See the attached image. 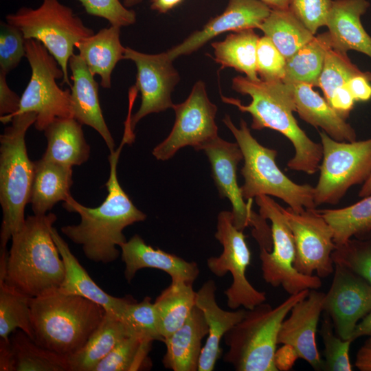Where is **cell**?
<instances>
[{"label":"cell","instance_id":"obj_1","mask_svg":"<svg viewBox=\"0 0 371 371\" xmlns=\"http://www.w3.org/2000/svg\"><path fill=\"white\" fill-rule=\"evenodd\" d=\"M124 144L122 141L120 147L109 156L110 173L105 184L108 194L100 205L85 206L71 195L63 203L68 212L79 214L80 222L62 227L61 232L74 243L82 246L88 260L97 263L109 264L116 260L120 256L117 247L127 240L124 229L147 217L133 203L117 179V166Z\"/></svg>","mask_w":371,"mask_h":371},{"label":"cell","instance_id":"obj_2","mask_svg":"<svg viewBox=\"0 0 371 371\" xmlns=\"http://www.w3.org/2000/svg\"><path fill=\"white\" fill-rule=\"evenodd\" d=\"M232 89L248 95L251 102L244 105L239 100L221 95L225 103L236 106L241 112L249 113L254 130L270 128L286 137L293 144L294 156L287 167L295 171L313 175L322 159V146L311 140L299 126L293 112L296 106L291 89L282 80L254 81L238 76L232 79Z\"/></svg>","mask_w":371,"mask_h":371},{"label":"cell","instance_id":"obj_3","mask_svg":"<svg viewBox=\"0 0 371 371\" xmlns=\"http://www.w3.org/2000/svg\"><path fill=\"white\" fill-rule=\"evenodd\" d=\"M56 219L54 213L27 216L11 238L5 267L0 268V280L29 297L60 289L65 265L51 233Z\"/></svg>","mask_w":371,"mask_h":371},{"label":"cell","instance_id":"obj_4","mask_svg":"<svg viewBox=\"0 0 371 371\" xmlns=\"http://www.w3.org/2000/svg\"><path fill=\"white\" fill-rule=\"evenodd\" d=\"M30 307L34 341L67 358L85 346L106 313L100 305L59 289L30 297Z\"/></svg>","mask_w":371,"mask_h":371},{"label":"cell","instance_id":"obj_5","mask_svg":"<svg viewBox=\"0 0 371 371\" xmlns=\"http://www.w3.org/2000/svg\"><path fill=\"white\" fill-rule=\"evenodd\" d=\"M36 117L33 112L14 115L0 136V251L7 250L8 242L25 221V208L30 203L34 176V162L27 155L25 135Z\"/></svg>","mask_w":371,"mask_h":371},{"label":"cell","instance_id":"obj_6","mask_svg":"<svg viewBox=\"0 0 371 371\" xmlns=\"http://www.w3.org/2000/svg\"><path fill=\"white\" fill-rule=\"evenodd\" d=\"M306 289L276 307L263 302L247 310L243 318L224 336L225 363L237 371H277L276 348L280 326L293 306L308 296Z\"/></svg>","mask_w":371,"mask_h":371},{"label":"cell","instance_id":"obj_7","mask_svg":"<svg viewBox=\"0 0 371 371\" xmlns=\"http://www.w3.org/2000/svg\"><path fill=\"white\" fill-rule=\"evenodd\" d=\"M223 122L233 134L243 155L244 165L240 172L244 183L240 188L245 200L267 195L282 199L295 212L316 208L315 187L297 184L283 173L276 162L277 151L261 145L243 119L240 120L239 128L234 124L229 115H225Z\"/></svg>","mask_w":371,"mask_h":371},{"label":"cell","instance_id":"obj_8","mask_svg":"<svg viewBox=\"0 0 371 371\" xmlns=\"http://www.w3.org/2000/svg\"><path fill=\"white\" fill-rule=\"evenodd\" d=\"M5 19L21 31L25 39L37 40L46 47L63 71L62 83L71 87L69 60L76 44L94 34L93 30L58 0H43L36 9L22 7L8 14Z\"/></svg>","mask_w":371,"mask_h":371},{"label":"cell","instance_id":"obj_9","mask_svg":"<svg viewBox=\"0 0 371 371\" xmlns=\"http://www.w3.org/2000/svg\"><path fill=\"white\" fill-rule=\"evenodd\" d=\"M25 49L31 77L12 117L24 113H35L34 127L43 131L56 118L73 117L71 91L63 90L58 85L56 80L63 79V71L41 43L33 38L25 39Z\"/></svg>","mask_w":371,"mask_h":371},{"label":"cell","instance_id":"obj_10","mask_svg":"<svg viewBox=\"0 0 371 371\" xmlns=\"http://www.w3.org/2000/svg\"><path fill=\"white\" fill-rule=\"evenodd\" d=\"M322 159L315 187L317 206L337 204L352 186L363 183L371 175V138L339 142L320 131Z\"/></svg>","mask_w":371,"mask_h":371},{"label":"cell","instance_id":"obj_11","mask_svg":"<svg viewBox=\"0 0 371 371\" xmlns=\"http://www.w3.org/2000/svg\"><path fill=\"white\" fill-rule=\"evenodd\" d=\"M259 214L271 221L272 249H260L261 270L265 281L273 287L282 286L289 295L306 289H317L322 282L317 276H307L294 267L295 246L283 207L267 195L255 198Z\"/></svg>","mask_w":371,"mask_h":371},{"label":"cell","instance_id":"obj_12","mask_svg":"<svg viewBox=\"0 0 371 371\" xmlns=\"http://www.w3.org/2000/svg\"><path fill=\"white\" fill-rule=\"evenodd\" d=\"M201 150L204 151L210 163L212 177L220 197L227 198L232 204L235 227L241 231L251 227L252 235L260 249L271 251V228L266 219L253 210V200L245 201L238 184L237 166L243 159V155L237 142H227L218 136L205 144Z\"/></svg>","mask_w":371,"mask_h":371},{"label":"cell","instance_id":"obj_13","mask_svg":"<svg viewBox=\"0 0 371 371\" xmlns=\"http://www.w3.org/2000/svg\"><path fill=\"white\" fill-rule=\"evenodd\" d=\"M214 236L222 245L223 251L218 256L207 258V266L217 277H223L228 272L232 275V283L224 292L227 306L250 310L265 302L266 293L255 289L247 278L251 254L243 231L233 223L232 212L223 210L218 213Z\"/></svg>","mask_w":371,"mask_h":371},{"label":"cell","instance_id":"obj_14","mask_svg":"<svg viewBox=\"0 0 371 371\" xmlns=\"http://www.w3.org/2000/svg\"><path fill=\"white\" fill-rule=\"evenodd\" d=\"M172 109L175 112L172 128L152 150L157 160H168L179 149L188 146L201 150L205 144L218 137L215 122L218 108L209 99L203 81H197L187 99L174 104Z\"/></svg>","mask_w":371,"mask_h":371},{"label":"cell","instance_id":"obj_15","mask_svg":"<svg viewBox=\"0 0 371 371\" xmlns=\"http://www.w3.org/2000/svg\"><path fill=\"white\" fill-rule=\"evenodd\" d=\"M295 246L294 267L300 273L326 278L334 272L332 254L337 248L333 231L317 209L295 212L284 208Z\"/></svg>","mask_w":371,"mask_h":371},{"label":"cell","instance_id":"obj_16","mask_svg":"<svg viewBox=\"0 0 371 371\" xmlns=\"http://www.w3.org/2000/svg\"><path fill=\"white\" fill-rule=\"evenodd\" d=\"M124 57L137 67L135 85L141 93L140 106L126 124L124 131L135 137L134 128L144 117L172 108L171 93L180 76L166 52L149 54L126 47Z\"/></svg>","mask_w":371,"mask_h":371},{"label":"cell","instance_id":"obj_17","mask_svg":"<svg viewBox=\"0 0 371 371\" xmlns=\"http://www.w3.org/2000/svg\"><path fill=\"white\" fill-rule=\"evenodd\" d=\"M334 265L323 311L330 317L337 335L344 340H352L357 325L371 311V285L347 268Z\"/></svg>","mask_w":371,"mask_h":371},{"label":"cell","instance_id":"obj_18","mask_svg":"<svg viewBox=\"0 0 371 371\" xmlns=\"http://www.w3.org/2000/svg\"><path fill=\"white\" fill-rule=\"evenodd\" d=\"M324 295L317 289H311L307 297L293 306L290 316L280 326L278 337V344L287 346L296 359L305 360L316 370H322L324 367L315 335Z\"/></svg>","mask_w":371,"mask_h":371},{"label":"cell","instance_id":"obj_19","mask_svg":"<svg viewBox=\"0 0 371 371\" xmlns=\"http://www.w3.org/2000/svg\"><path fill=\"white\" fill-rule=\"evenodd\" d=\"M271 11L269 6L259 0H229L222 14L211 19L201 30L193 32L166 54L173 61L196 51L222 33L259 29Z\"/></svg>","mask_w":371,"mask_h":371},{"label":"cell","instance_id":"obj_20","mask_svg":"<svg viewBox=\"0 0 371 371\" xmlns=\"http://www.w3.org/2000/svg\"><path fill=\"white\" fill-rule=\"evenodd\" d=\"M122 260L125 265L124 278L130 282L136 273L144 268L155 269L168 273L172 282L193 283L199 269L195 262H188L175 254L147 245L138 234L133 235L120 246Z\"/></svg>","mask_w":371,"mask_h":371},{"label":"cell","instance_id":"obj_21","mask_svg":"<svg viewBox=\"0 0 371 371\" xmlns=\"http://www.w3.org/2000/svg\"><path fill=\"white\" fill-rule=\"evenodd\" d=\"M71 71V106L72 115L81 124L95 129L102 137L110 153L115 144L104 120L98 97V84L86 63L74 54L69 60Z\"/></svg>","mask_w":371,"mask_h":371},{"label":"cell","instance_id":"obj_22","mask_svg":"<svg viewBox=\"0 0 371 371\" xmlns=\"http://www.w3.org/2000/svg\"><path fill=\"white\" fill-rule=\"evenodd\" d=\"M51 233L65 265V276L59 290L87 298L120 319L126 305L135 300L131 296L117 297L105 292L78 262L56 228L53 227Z\"/></svg>","mask_w":371,"mask_h":371},{"label":"cell","instance_id":"obj_23","mask_svg":"<svg viewBox=\"0 0 371 371\" xmlns=\"http://www.w3.org/2000/svg\"><path fill=\"white\" fill-rule=\"evenodd\" d=\"M369 7L366 0L333 1L326 23L333 49L344 54L355 50L371 58V37L361 22Z\"/></svg>","mask_w":371,"mask_h":371},{"label":"cell","instance_id":"obj_24","mask_svg":"<svg viewBox=\"0 0 371 371\" xmlns=\"http://www.w3.org/2000/svg\"><path fill=\"white\" fill-rule=\"evenodd\" d=\"M216 286L212 280L206 281L196 292V306L203 312L208 334L200 357L198 371H212L220 357V343L225 335L245 316L246 309L228 311L216 301Z\"/></svg>","mask_w":371,"mask_h":371},{"label":"cell","instance_id":"obj_25","mask_svg":"<svg viewBox=\"0 0 371 371\" xmlns=\"http://www.w3.org/2000/svg\"><path fill=\"white\" fill-rule=\"evenodd\" d=\"M1 371H70L67 357L36 344L17 329L8 340L0 339Z\"/></svg>","mask_w":371,"mask_h":371},{"label":"cell","instance_id":"obj_26","mask_svg":"<svg viewBox=\"0 0 371 371\" xmlns=\"http://www.w3.org/2000/svg\"><path fill=\"white\" fill-rule=\"evenodd\" d=\"M208 326L203 312L195 306L186 322L164 338V366L173 371H198L203 338Z\"/></svg>","mask_w":371,"mask_h":371},{"label":"cell","instance_id":"obj_27","mask_svg":"<svg viewBox=\"0 0 371 371\" xmlns=\"http://www.w3.org/2000/svg\"><path fill=\"white\" fill-rule=\"evenodd\" d=\"M293 95L296 112L309 124L321 128L331 138L339 142L356 141L354 128L308 84L284 81Z\"/></svg>","mask_w":371,"mask_h":371},{"label":"cell","instance_id":"obj_28","mask_svg":"<svg viewBox=\"0 0 371 371\" xmlns=\"http://www.w3.org/2000/svg\"><path fill=\"white\" fill-rule=\"evenodd\" d=\"M82 124L74 117L56 118L43 131L47 148L42 159L68 166H80L89 158Z\"/></svg>","mask_w":371,"mask_h":371},{"label":"cell","instance_id":"obj_29","mask_svg":"<svg viewBox=\"0 0 371 371\" xmlns=\"http://www.w3.org/2000/svg\"><path fill=\"white\" fill-rule=\"evenodd\" d=\"M120 27L111 25L76 44L78 55L93 75L100 77V85L111 87V74L117 63L124 59L125 47L120 39Z\"/></svg>","mask_w":371,"mask_h":371},{"label":"cell","instance_id":"obj_30","mask_svg":"<svg viewBox=\"0 0 371 371\" xmlns=\"http://www.w3.org/2000/svg\"><path fill=\"white\" fill-rule=\"evenodd\" d=\"M72 167L41 158L34 161V176L30 203L35 215H44L71 194Z\"/></svg>","mask_w":371,"mask_h":371},{"label":"cell","instance_id":"obj_31","mask_svg":"<svg viewBox=\"0 0 371 371\" xmlns=\"http://www.w3.org/2000/svg\"><path fill=\"white\" fill-rule=\"evenodd\" d=\"M130 335H132L121 319L106 312L85 346L67 357L70 371H93L120 341Z\"/></svg>","mask_w":371,"mask_h":371},{"label":"cell","instance_id":"obj_32","mask_svg":"<svg viewBox=\"0 0 371 371\" xmlns=\"http://www.w3.org/2000/svg\"><path fill=\"white\" fill-rule=\"evenodd\" d=\"M196 297L192 283L185 281L171 282L157 297L153 303L164 339L186 322L196 306Z\"/></svg>","mask_w":371,"mask_h":371},{"label":"cell","instance_id":"obj_33","mask_svg":"<svg viewBox=\"0 0 371 371\" xmlns=\"http://www.w3.org/2000/svg\"><path fill=\"white\" fill-rule=\"evenodd\" d=\"M260 37L254 29L229 34L225 40L212 43L214 60L221 68L232 67L254 81L260 80L256 69V51Z\"/></svg>","mask_w":371,"mask_h":371},{"label":"cell","instance_id":"obj_34","mask_svg":"<svg viewBox=\"0 0 371 371\" xmlns=\"http://www.w3.org/2000/svg\"><path fill=\"white\" fill-rule=\"evenodd\" d=\"M286 60L315 36L289 9H271L259 27Z\"/></svg>","mask_w":371,"mask_h":371},{"label":"cell","instance_id":"obj_35","mask_svg":"<svg viewBox=\"0 0 371 371\" xmlns=\"http://www.w3.org/2000/svg\"><path fill=\"white\" fill-rule=\"evenodd\" d=\"M332 47L328 32L314 36L286 60L282 81L297 82L317 86L327 52Z\"/></svg>","mask_w":371,"mask_h":371},{"label":"cell","instance_id":"obj_36","mask_svg":"<svg viewBox=\"0 0 371 371\" xmlns=\"http://www.w3.org/2000/svg\"><path fill=\"white\" fill-rule=\"evenodd\" d=\"M317 210L330 225L337 247L371 231V194L344 208Z\"/></svg>","mask_w":371,"mask_h":371},{"label":"cell","instance_id":"obj_37","mask_svg":"<svg viewBox=\"0 0 371 371\" xmlns=\"http://www.w3.org/2000/svg\"><path fill=\"white\" fill-rule=\"evenodd\" d=\"M153 341L130 335L120 341L95 366L93 371H137L149 370Z\"/></svg>","mask_w":371,"mask_h":371},{"label":"cell","instance_id":"obj_38","mask_svg":"<svg viewBox=\"0 0 371 371\" xmlns=\"http://www.w3.org/2000/svg\"><path fill=\"white\" fill-rule=\"evenodd\" d=\"M28 296L0 280V338L10 339L17 329L34 341Z\"/></svg>","mask_w":371,"mask_h":371},{"label":"cell","instance_id":"obj_39","mask_svg":"<svg viewBox=\"0 0 371 371\" xmlns=\"http://www.w3.org/2000/svg\"><path fill=\"white\" fill-rule=\"evenodd\" d=\"M370 73L361 71L350 61L347 54L331 47L326 53L317 87L322 90L328 101L337 88L346 85L351 78Z\"/></svg>","mask_w":371,"mask_h":371},{"label":"cell","instance_id":"obj_40","mask_svg":"<svg viewBox=\"0 0 371 371\" xmlns=\"http://www.w3.org/2000/svg\"><path fill=\"white\" fill-rule=\"evenodd\" d=\"M127 326L132 335L153 341H163L158 327V322L154 303L149 296L141 302H129L120 318Z\"/></svg>","mask_w":371,"mask_h":371},{"label":"cell","instance_id":"obj_41","mask_svg":"<svg viewBox=\"0 0 371 371\" xmlns=\"http://www.w3.org/2000/svg\"><path fill=\"white\" fill-rule=\"evenodd\" d=\"M330 317L325 313L320 333L324 345L323 370L351 371L352 367L349 359V350L352 340H344L335 335Z\"/></svg>","mask_w":371,"mask_h":371},{"label":"cell","instance_id":"obj_42","mask_svg":"<svg viewBox=\"0 0 371 371\" xmlns=\"http://www.w3.org/2000/svg\"><path fill=\"white\" fill-rule=\"evenodd\" d=\"M334 264L350 270L371 285V243L349 240L332 254Z\"/></svg>","mask_w":371,"mask_h":371},{"label":"cell","instance_id":"obj_43","mask_svg":"<svg viewBox=\"0 0 371 371\" xmlns=\"http://www.w3.org/2000/svg\"><path fill=\"white\" fill-rule=\"evenodd\" d=\"M286 60L266 36L258 40L256 51V69L262 80H283Z\"/></svg>","mask_w":371,"mask_h":371},{"label":"cell","instance_id":"obj_44","mask_svg":"<svg viewBox=\"0 0 371 371\" xmlns=\"http://www.w3.org/2000/svg\"><path fill=\"white\" fill-rule=\"evenodd\" d=\"M25 38L17 27L7 22L0 25V71L8 74L25 57Z\"/></svg>","mask_w":371,"mask_h":371},{"label":"cell","instance_id":"obj_45","mask_svg":"<svg viewBox=\"0 0 371 371\" xmlns=\"http://www.w3.org/2000/svg\"><path fill=\"white\" fill-rule=\"evenodd\" d=\"M87 13L107 20L111 25L122 27L133 24L136 14L119 0H78Z\"/></svg>","mask_w":371,"mask_h":371},{"label":"cell","instance_id":"obj_46","mask_svg":"<svg viewBox=\"0 0 371 371\" xmlns=\"http://www.w3.org/2000/svg\"><path fill=\"white\" fill-rule=\"evenodd\" d=\"M332 0H289V9L314 35L326 25Z\"/></svg>","mask_w":371,"mask_h":371},{"label":"cell","instance_id":"obj_47","mask_svg":"<svg viewBox=\"0 0 371 371\" xmlns=\"http://www.w3.org/2000/svg\"><path fill=\"white\" fill-rule=\"evenodd\" d=\"M6 75L0 71V119L4 124L11 122L12 116L19 108L21 101V97L9 87Z\"/></svg>","mask_w":371,"mask_h":371},{"label":"cell","instance_id":"obj_48","mask_svg":"<svg viewBox=\"0 0 371 371\" xmlns=\"http://www.w3.org/2000/svg\"><path fill=\"white\" fill-rule=\"evenodd\" d=\"M327 102L342 118L346 120L352 110L355 100L345 85L337 88Z\"/></svg>","mask_w":371,"mask_h":371},{"label":"cell","instance_id":"obj_49","mask_svg":"<svg viewBox=\"0 0 371 371\" xmlns=\"http://www.w3.org/2000/svg\"><path fill=\"white\" fill-rule=\"evenodd\" d=\"M371 73L351 78L346 87L355 102H367L371 99Z\"/></svg>","mask_w":371,"mask_h":371},{"label":"cell","instance_id":"obj_50","mask_svg":"<svg viewBox=\"0 0 371 371\" xmlns=\"http://www.w3.org/2000/svg\"><path fill=\"white\" fill-rule=\"evenodd\" d=\"M355 366L361 371H371V349L363 345L356 355Z\"/></svg>","mask_w":371,"mask_h":371},{"label":"cell","instance_id":"obj_51","mask_svg":"<svg viewBox=\"0 0 371 371\" xmlns=\"http://www.w3.org/2000/svg\"><path fill=\"white\" fill-rule=\"evenodd\" d=\"M363 336H371V311L357 325L352 336V341Z\"/></svg>","mask_w":371,"mask_h":371},{"label":"cell","instance_id":"obj_52","mask_svg":"<svg viewBox=\"0 0 371 371\" xmlns=\"http://www.w3.org/2000/svg\"><path fill=\"white\" fill-rule=\"evenodd\" d=\"M183 0H152L150 8L160 13H166L172 9Z\"/></svg>","mask_w":371,"mask_h":371},{"label":"cell","instance_id":"obj_53","mask_svg":"<svg viewBox=\"0 0 371 371\" xmlns=\"http://www.w3.org/2000/svg\"><path fill=\"white\" fill-rule=\"evenodd\" d=\"M271 9H287L289 8V0H259Z\"/></svg>","mask_w":371,"mask_h":371},{"label":"cell","instance_id":"obj_54","mask_svg":"<svg viewBox=\"0 0 371 371\" xmlns=\"http://www.w3.org/2000/svg\"><path fill=\"white\" fill-rule=\"evenodd\" d=\"M371 194V175L369 178L363 183V186L359 191V196L360 197H366Z\"/></svg>","mask_w":371,"mask_h":371},{"label":"cell","instance_id":"obj_55","mask_svg":"<svg viewBox=\"0 0 371 371\" xmlns=\"http://www.w3.org/2000/svg\"><path fill=\"white\" fill-rule=\"evenodd\" d=\"M142 0H124V5L126 7H132L142 2Z\"/></svg>","mask_w":371,"mask_h":371},{"label":"cell","instance_id":"obj_56","mask_svg":"<svg viewBox=\"0 0 371 371\" xmlns=\"http://www.w3.org/2000/svg\"><path fill=\"white\" fill-rule=\"evenodd\" d=\"M364 345L371 349V336L369 337Z\"/></svg>","mask_w":371,"mask_h":371}]
</instances>
